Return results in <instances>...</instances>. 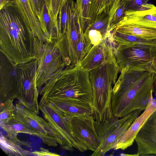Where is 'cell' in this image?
<instances>
[{
  "instance_id": "1",
  "label": "cell",
  "mask_w": 156,
  "mask_h": 156,
  "mask_svg": "<svg viewBox=\"0 0 156 156\" xmlns=\"http://www.w3.org/2000/svg\"><path fill=\"white\" fill-rule=\"evenodd\" d=\"M113 87L111 105L114 116L121 118L137 110H144L153 95L154 74L126 67Z\"/></svg>"
},
{
  "instance_id": "2",
  "label": "cell",
  "mask_w": 156,
  "mask_h": 156,
  "mask_svg": "<svg viewBox=\"0 0 156 156\" xmlns=\"http://www.w3.org/2000/svg\"><path fill=\"white\" fill-rule=\"evenodd\" d=\"M21 20L8 8L0 9V52L16 65L35 58L34 46L38 40Z\"/></svg>"
},
{
  "instance_id": "3",
  "label": "cell",
  "mask_w": 156,
  "mask_h": 156,
  "mask_svg": "<svg viewBox=\"0 0 156 156\" xmlns=\"http://www.w3.org/2000/svg\"><path fill=\"white\" fill-rule=\"evenodd\" d=\"M44 99H66L93 105L89 71L79 66H67L55 73L39 91Z\"/></svg>"
},
{
  "instance_id": "4",
  "label": "cell",
  "mask_w": 156,
  "mask_h": 156,
  "mask_svg": "<svg viewBox=\"0 0 156 156\" xmlns=\"http://www.w3.org/2000/svg\"><path fill=\"white\" fill-rule=\"evenodd\" d=\"M120 72L115 58L89 71L94 119L101 121L114 117L111 105L112 91Z\"/></svg>"
},
{
  "instance_id": "5",
  "label": "cell",
  "mask_w": 156,
  "mask_h": 156,
  "mask_svg": "<svg viewBox=\"0 0 156 156\" xmlns=\"http://www.w3.org/2000/svg\"><path fill=\"white\" fill-rule=\"evenodd\" d=\"M58 48L66 67L78 66L91 48L84 35L77 11L69 22L65 33L57 39Z\"/></svg>"
},
{
  "instance_id": "6",
  "label": "cell",
  "mask_w": 156,
  "mask_h": 156,
  "mask_svg": "<svg viewBox=\"0 0 156 156\" xmlns=\"http://www.w3.org/2000/svg\"><path fill=\"white\" fill-rule=\"evenodd\" d=\"M141 111L136 110L120 118L114 117L101 121L94 119V127L100 144L91 156H103L112 149L115 143L140 115Z\"/></svg>"
},
{
  "instance_id": "7",
  "label": "cell",
  "mask_w": 156,
  "mask_h": 156,
  "mask_svg": "<svg viewBox=\"0 0 156 156\" xmlns=\"http://www.w3.org/2000/svg\"><path fill=\"white\" fill-rule=\"evenodd\" d=\"M114 54L120 71L128 67L156 73L155 48L135 44L125 45L115 47Z\"/></svg>"
},
{
  "instance_id": "8",
  "label": "cell",
  "mask_w": 156,
  "mask_h": 156,
  "mask_svg": "<svg viewBox=\"0 0 156 156\" xmlns=\"http://www.w3.org/2000/svg\"><path fill=\"white\" fill-rule=\"evenodd\" d=\"M57 40L42 43L37 40L36 43L34 52L37 62L36 82L39 91L55 73L66 67Z\"/></svg>"
},
{
  "instance_id": "9",
  "label": "cell",
  "mask_w": 156,
  "mask_h": 156,
  "mask_svg": "<svg viewBox=\"0 0 156 156\" xmlns=\"http://www.w3.org/2000/svg\"><path fill=\"white\" fill-rule=\"evenodd\" d=\"M37 62L31 61L16 65L17 77L16 99L20 104L39 115V94L36 82Z\"/></svg>"
},
{
  "instance_id": "10",
  "label": "cell",
  "mask_w": 156,
  "mask_h": 156,
  "mask_svg": "<svg viewBox=\"0 0 156 156\" xmlns=\"http://www.w3.org/2000/svg\"><path fill=\"white\" fill-rule=\"evenodd\" d=\"M15 105L16 117L36 131L44 144L54 147L59 145L62 149L67 151L62 137L48 122L18 102Z\"/></svg>"
},
{
  "instance_id": "11",
  "label": "cell",
  "mask_w": 156,
  "mask_h": 156,
  "mask_svg": "<svg viewBox=\"0 0 156 156\" xmlns=\"http://www.w3.org/2000/svg\"><path fill=\"white\" fill-rule=\"evenodd\" d=\"M39 106L44 119L62 137L67 151H73L76 149L82 152L85 151L73 133L70 118L66 116L46 99L40 100Z\"/></svg>"
},
{
  "instance_id": "12",
  "label": "cell",
  "mask_w": 156,
  "mask_h": 156,
  "mask_svg": "<svg viewBox=\"0 0 156 156\" xmlns=\"http://www.w3.org/2000/svg\"><path fill=\"white\" fill-rule=\"evenodd\" d=\"M71 119L73 133L85 151H95L100 144L94 126L93 115Z\"/></svg>"
},
{
  "instance_id": "13",
  "label": "cell",
  "mask_w": 156,
  "mask_h": 156,
  "mask_svg": "<svg viewBox=\"0 0 156 156\" xmlns=\"http://www.w3.org/2000/svg\"><path fill=\"white\" fill-rule=\"evenodd\" d=\"M0 104L16 99L17 77L16 65L0 52Z\"/></svg>"
},
{
  "instance_id": "14",
  "label": "cell",
  "mask_w": 156,
  "mask_h": 156,
  "mask_svg": "<svg viewBox=\"0 0 156 156\" xmlns=\"http://www.w3.org/2000/svg\"><path fill=\"white\" fill-rule=\"evenodd\" d=\"M0 9L13 7L17 11L27 30L32 32L40 42H47L29 0H0Z\"/></svg>"
},
{
  "instance_id": "15",
  "label": "cell",
  "mask_w": 156,
  "mask_h": 156,
  "mask_svg": "<svg viewBox=\"0 0 156 156\" xmlns=\"http://www.w3.org/2000/svg\"><path fill=\"white\" fill-rule=\"evenodd\" d=\"M118 6L116 4L113 5L108 13L101 14L84 30L85 38L91 47L99 44L109 36L111 22Z\"/></svg>"
},
{
  "instance_id": "16",
  "label": "cell",
  "mask_w": 156,
  "mask_h": 156,
  "mask_svg": "<svg viewBox=\"0 0 156 156\" xmlns=\"http://www.w3.org/2000/svg\"><path fill=\"white\" fill-rule=\"evenodd\" d=\"M115 47L109 36L101 43L93 46L78 66L88 71L100 66L115 58Z\"/></svg>"
},
{
  "instance_id": "17",
  "label": "cell",
  "mask_w": 156,
  "mask_h": 156,
  "mask_svg": "<svg viewBox=\"0 0 156 156\" xmlns=\"http://www.w3.org/2000/svg\"><path fill=\"white\" fill-rule=\"evenodd\" d=\"M139 156L156 155V109L144 123L136 136Z\"/></svg>"
},
{
  "instance_id": "18",
  "label": "cell",
  "mask_w": 156,
  "mask_h": 156,
  "mask_svg": "<svg viewBox=\"0 0 156 156\" xmlns=\"http://www.w3.org/2000/svg\"><path fill=\"white\" fill-rule=\"evenodd\" d=\"M156 109V99H154L152 95L144 112L134 121L129 128L115 143L112 149L124 150L131 146L142 126Z\"/></svg>"
},
{
  "instance_id": "19",
  "label": "cell",
  "mask_w": 156,
  "mask_h": 156,
  "mask_svg": "<svg viewBox=\"0 0 156 156\" xmlns=\"http://www.w3.org/2000/svg\"><path fill=\"white\" fill-rule=\"evenodd\" d=\"M46 99L66 116L70 118L85 117L94 114L93 105L87 102L71 100Z\"/></svg>"
},
{
  "instance_id": "20",
  "label": "cell",
  "mask_w": 156,
  "mask_h": 156,
  "mask_svg": "<svg viewBox=\"0 0 156 156\" xmlns=\"http://www.w3.org/2000/svg\"><path fill=\"white\" fill-rule=\"evenodd\" d=\"M120 21L156 28V7L147 3L138 10L126 11Z\"/></svg>"
},
{
  "instance_id": "21",
  "label": "cell",
  "mask_w": 156,
  "mask_h": 156,
  "mask_svg": "<svg viewBox=\"0 0 156 156\" xmlns=\"http://www.w3.org/2000/svg\"><path fill=\"white\" fill-rule=\"evenodd\" d=\"M76 10L83 31L99 15L98 0H76Z\"/></svg>"
},
{
  "instance_id": "22",
  "label": "cell",
  "mask_w": 156,
  "mask_h": 156,
  "mask_svg": "<svg viewBox=\"0 0 156 156\" xmlns=\"http://www.w3.org/2000/svg\"><path fill=\"white\" fill-rule=\"evenodd\" d=\"M110 31H115L146 39H156V28L121 21L112 27Z\"/></svg>"
},
{
  "instance_id": "23",
  "label": "cell",
  "mask_w": 156,
  "mask_h": 156,
  "mask_svg": "<svg viewBox=\"0 0 156 156\" xmlns=\"http://www.w3.org/2000/svg\"><path fill=\"white\" fill-rule=\"evenodd\" d=\"M49 8L48 2L45 1L43 3L38 19L47 42H51L58 37L57 24L50 13Z\"/></svg>"
},
{
  "instance_id": "24",
  "label": "cell",
  "mask_w": 156,
  "mask_h": 156,
  "mask_svg": "<svg viewBox=\"0 0 156 156\" xmlns=\"http://www.w3.org/2000/svg\"><path fill=\"white\" fill-rule=\"evenodd\" d=\"M110 37L115 47L135 44L156 48V39H146L115 31H111Z\"/></svg>"
},
{
  "instance_id": "25",
  "label": "cell",
  "mask_w": 156,
  "mask_h": 156,
  "mask_svg": "<svg viewBox=\"0 0 156 156\" xmlns=\"http://www.w3.org/2000/svg\"><path fill=\"white\" fill-rule=\"evenodd\" d=\"M76 11V3L73 0H67L60 8L57 20L58 38L65 33L69 22Z\"/></svg>"
},
{
  "instance_id": "26",
  "label": "cell",
  "mask_w": 156,
  "mask_h": 156,
  "mask_svg": "<svg viewBox=\"0 0 156 156\" xmlns=\"http://www.w3.org/2000/svg\"><path fill=\"white\" fill-rule=\"evenodd\" d=\"M0 125L3 130L10 134L17 135L21 133L39 136L36 131L16 118L15 115L7 123Z\"/></svg>"
},
{
  "instance_id": "27",
  "label": "cell",
  "mask_w": 156,
  "mask_h": 156,
  "mask_svg": "<svg viewBox=\"0 0 156 156\" xmlns=\"http://www.w3.org/2000/svg\"><path fill=\"white\" fill-rule=\"evenodd\" d=\"M0 143L2 150L9 156L33 155L32 152L22 148L21 145L7 138L1 132Z\"/></svg>"
},
{
  "instance_id": "28",
  "label": "cell",
  "mask_w": 156,
  "mask_h": 156,
  "mask_svg": "<svg viewBox=\"0 0 156 156\" xmlns=\"http://www.w3.org/2000/svg\"><path fill=\"white\" fill-rule=\"evenodd\" d=\"M13 102L9 100L0 104V124L7 123L15 116L16 107Z\"/></svg>"
},
{
  "instance_id": "29",
  "label": "cell",
  "mask_w": 156,
  "mask_h": 156,
  "mask_svg": "<svg viewBox=\"0 0 156 156\" xmlns=\"http://www.w3.org/2000/svg\"><path fill=\"white\" fill-rule=\"evenodd\" d=\"M126 12L124 0H120L111 22V29L114 25L117 23L124 16Z\"/></svg>"
},
{
  "instance_id": "30",
  "label": "cell",
  "mask_w": 156,
  "mask_h": 156,
  "mask_svg": "<svg viewBox=\"0 0 156 156\" xmlns=\"http://www.w3.org/2000/svg\"><path fill=\"white\" fill-rule=\"evenodd\" d=\"M126 11L138 10L148 2L147 0H124Z\"/></svg>"
},
{
  "instance_id": "31",
  "label": "cell",
  "mask_w": 156,
  "mask_h": 156,
  "mask_svg": "<svg viewBox=\"0 0 156 156\" xmlns=\"http://www.w3.org/2000/svg\"><path fill=\"white\" fill-rule=\"evenodd\" d=\"M63 0H49L50 13L57 25L58 15Z\"/></svg>"
},
{
  "instance_id": "32",
  "label": "cell",
  "mask_w": 156,
  "mask_h": 156,
  "mask_svg": "<svg viewBox=\"0 0 156 156\" xmlns=\"http://www.w3.org/2000/svg\"><path fill=\"white\" fill-rule=\"evenodd\" d=\"M32 9L38 20L43 3L48 0H29Z\"/></svg>"
},
{
  "instance_id": "33",
  "label": "cell",
  "mask_w": 156,
  "mask_h": 156,
  "mask_svg": "<svg viewBox=\"0 0 156 156\" xmlns=\"http://www.w3.org/2000/svg\"><path fill=\"white\" fill-rule=\"evenodd\" d=\"M32 153L33 156H58L60 155L57 153L50 152L48 149H45L43 147H41L39 151L32 152Z\"/></svg>"
},
{
  "instance_id": "34",
  "label": "cell",
  "mask_w": 156,
  "mask_h": 156,
  "mask_svg": "<svg viewBox=\"0 0 156 156\" xmlns=\"http://www.w3.org/2000/svg\"><path fill=\"white\" fill-rule=\"evenodd\" d=\"M154 74V82L153 92H154V95L156 97V73Z\"/></svg>"
},
{
  "instance_id": "35",
  "label": "cell",
  "mask_w": 156,
  "mask_h": 156,
  "mask_svg": "<svg viewBox=\"0 0 156 156\" xmlns=\"http://www.w3.org/2000/svg\"><path fill=\"white\" fill-rule=\"evenodd\" d=\"M120 155L121 156H138V155L136 154H120Z\"/></svg>"
},
{
  "instance_id": "36",
  "label": "cell",
  "mask_w": 156,
  "mask_h": 156,
  "mask_svg": "<svg viewBox=\"0 0 156 156\" xmlns=\"http://www.w3.org/2000/svg\"><path fill=\"white\" fill-rule=\"evenodd\" d=\"M67 0H63L62 7L65 4Z\"/></svg>"
},
{
  "instance_id": "37",
  "label": "cell",
  "mask_w": 156,
  "mask_h": 156,
  "mask_svg": "<svg viewBox=\"0 0 156 156\" xmlns=\"http://www.w3.org/2000/svg\"><path fill=\"white\" fill-rule=\"evenodd\" d=\"M147 0V2H148V1H149V0Z\"/></svg>"
},
{
  "instance_id": "38",
  "label": "cell",
  "mask_w": 156,
  "mask_h": 156,
  "mask_svg": "<svg viewBox=\"0 0 156 156\" xmlns=\"http://www.w3.org/2000/svg\"><path fill=\"white\" fill-rule=\"evenodd\" d=\"M48 2H49V0H48Z\"/></svg>"
}]
</instances>
